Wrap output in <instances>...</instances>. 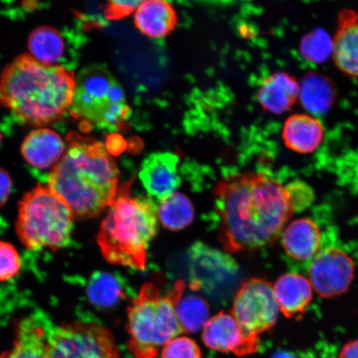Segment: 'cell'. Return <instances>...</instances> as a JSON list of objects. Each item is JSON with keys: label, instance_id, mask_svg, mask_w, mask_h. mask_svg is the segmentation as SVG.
I'll list each match as a JSON object with an SVG mask.
<instances>
[{"label": "cell", "instance_id": "1", "mask_svg": "<svg viewBox=\"0 0 358 358\" xmlns=\"http://www.w3.org/2000/svg\"><path fill=\"white\" fill-rule=\"evenodd\" d=\"M219 238L227 252L275 243L294 213L285 186L265 173L222 179L214 189Z\"/></svg>", "mask_w": 358, "mask_h": 358}, {"label": "cell", "instance_id": "2", "mask_svg": "<svg viewBox=\"0 0 358 358\" xmlns=\"http://www.w3.org/2000/svg\"><path fill=\"white\" fill-rule=\"evenodd\" d=\"M66 143L47 186L64 201L75 220L99 216L117 194V165L101 143L75 133L69 134Z\"/></svg>", "mask_w": 358, "mask_h": 358}, {"label": "cell", "instance_id": "3", "mask_svg": "<svg viewBox=\"0 0 358 358\" xmlns=\"http://www.w3.org/2000/svg\"><path fill=\"white\" fill-rule=\"evenodd\" d=\"M75 88L73 71L24 55L3 71L0 102L20 122L43 125L57 122L69 110Z\"/></svg>", "mask_w": 358, "mask_h": 358}, {"label": "cell", "instance_id": "4", "mask_svg": "<svg viewBox=\"0 0 358 358\" xmlns=\"http://www.w3.org/2000/svg\"><path fill=\"white\" fill-rule=\"evenodd\" d=\"M132 180L123 183L102 221L97 243L110 264L144 271L150 241L158 231L154 201L131 195Z\"/></svg>", "mask_w": 358, "mask_h": 358}, {"label": "cell", "instance_id": "5", "mask_svg": "<svg viewBox=\"0 0 358 358\" xmlns=\"http://www.w3.org/2000/svg\"><path fill=\"white\" fill-rule=\"evenodd\" d=\"M185 284L178 280L167 294L152 283L142 286L128 308V348L136 358H157L161 348L183 333L176 304Z\"/></svg>", "mask_w": 358, "mask_h": 358}, {"label": "cell", "instance_id": "6", "mask_svg": "<svg viewBox=\"0 0 358 358\" xmlns=\"http://www.w3.org/2000/svg\"><path fill=\"white\" fill-rule=\"evenodd\" d=\"M74 221L64 201L47 185H38L20 201L16 231L27 249H62L71 243Z\"/></svg>", "mask_w": 358, "mask_h": 358}, {"label": "cell", "instance_id": "7", "mask_svg": "<svg viewBox=\"0 0 358 358\" xmlns=\"http://www.w3.org/2000/svg\"><path fill=\"white\" fill-rule=\"evenodd\" d=\"M69 111L75 119L109 131L122 129L131 115L122 87L103 66L80 71Z\"/></svg>", "mask_w": 358, "mask_h": 358}, {"label": "cell", "instance_id": "8", "mask_svg": "<svg viewBox=\"0 0 358 358\" xmlns=\"http://www.w3.org/2000/svg\"><path fill=\"white\" fill-rule=\"evenodd\" d=\"M49 358H120L113 334L94 322H73L51 327Z\"/></svg>", "mask_w": 358, "mask_h": 358}, {"label": "cell", "instance_id": "9", "mask_svg": "<svg viewBox=\"0 0 358 358\" xmlns=\"http://www.w3.org/2000/svg\"><path fill=\"white\" fill-rule=\"evenodd\" d=\"M279 313L270 282L252 278L241 284L234 299L231 315L245 334L259 338V335L274 328Z\"/></svg>", "mask_w": 358, "mask_h": 358}, {"label": "cell", "instance_id": "10", "mask_svg": "<svg viewBox=\"0 0 358 358\" xmlns=\"http://www.w3.org/2000/svg\"><path fill=\"white\" fill-rule=\"evenodd\" d=\"M355 275V264L343 250L330 248L317 253L308 268V280L321 298L346 293Z\"/></svg>", "mask_w": 358, "mask_h": 358}, {"label": "cell", "instance_id": "11", "mask_svg": "<svg viewBox=\"0 0 358 358\" xmlns=\"http://www.w3.org/2000/svg\"><path fill=\"white\" fill-rule=\"evenodd\" d=\"M189 255L192 289L214 290L231 281L237 271L231 257L203 243L192 245Z\"/></svg>", "mask_w": 358, "mask_h": 358}, {"label": "cell", "instance_id": "12", "mask_svg": "<svg viewBox=\"0 0 358 358\" xmlns=\"http://www.w3.org/2000/svg\"><path fill=\"white\" fill-rule=\"evenodd\" d=\"M206 345L214 351L245 357L258 351L259 338L244 333L235 317L225 312L218 313L203 329Z\"/></svg>", "mask_w": 358, "mask_h": 358}, {"label": "cell", "instance_id": "13", "mask_svg": "<svg viewBox=\"0 0 358 358\" xmlns=\"http://www.w3.org/2000/svg\"><path fill=\"white\" fill-rule=\"evenodd\" d=\"M178 161L176 155L155 153L148 156L143 162L138 176L152 198L162 201L176 192L181 182Z\"/></svg>", "mask_w": 358, "mask_h": 358}, {"label": "cell", "instance_id": "14", "mask_svg": "<svg viewBox=\"0 0 358 358\" xmlns=\"http://www.w3.org/2000/svg\"><path fill=\"white\" fill-rule=\"evenodd\" d=\"M333 45L336 66L348 77L358 79V11L346 8L339 12Z\"/></svg>", "mask_w": 358, "mask_h": 358}, {"label": "cell", "instance_id": "15", "mask_svg": "<svg viewBox=\"0 0 358 358\" xmlns=\"http://www.w3.org/2000/svg\"><path fill=\"white\" fill-rule=\"evenodd\" d=\"M280 312L288 319H299L312 302L310 280L298 273H286L273 285Z\"/></svg>", "mask_w": 358, "mask_h": 358}, {"label": "cell", "instance_id": "16", "mask_svg": "<svg viewBox=\"0 0 358 358\" xmlns=\"http://www.w3.org/2000/svg\"><path fill=\"white\" fill-rule=\"evenodd\" d=\"M320 120L311 115L294 114L285 120L282 138L286 147L294 153L310 155L319 149L324 138Z\"/></svg>", "mask_w": 358, "mask_h": 358}, {"label": "cell", "instance_id": "17", "mask_svg": "<svg viewBox=\"0 0 358 358\" xmlns=\"http://www.w3.org/2000/svg\"><path fill=\"white\" fill-rule=\"evenodd\" d=\"M21 152L30 166L44 170L59 163L65 154V144L57 132L38 129L26 137Z\"/></svg>", "mask_w": 358, "mask_h": 358}, {"label": "cell", "instance_id": "18", "mask_svg": "<svg viewBox=\"0 0 358 358\" xmlns=\"http://www.w3.org/2000/svg\"><path fill=\"white\" fill-rule=\"evenodd\" d=\"M299 83L293 76L275 73L268 76L261 84L257 99L262 108L270 113L282 115L289 111L299 100Z\"/></svg>", "mask_w": 358, "mask_h": 358}, {"label": "cell", "instance_id": "19", "mask_svg": "<svg viewBox=\"0 0 358 358\" xmlns=\"http://www.w3.org/2000/svg\"><path fill=\"white\" fill-rule=\"evenodd\" d=\"M51 327L34 315L17 327L13 346L0 358H49L48 336Z\"/></svg>", "mask_w": 358, "mask_h": 358}, {"label": "cell", "instance_id": "20", "mask_svg": "<svg viewBox=\"0 0 358 358\" xmlns=\"http://www.w3.org/2000/svg\"><path fill=\"white\" fill-rule=\"evenodd\" d=\"M281 236L285 252L290 258L296 261H307L319 252L320 230L311 219L299 218L291 222Z\"/></svg>", "mask_w": 358, "mask_h": 358}, {"label": "cell", "instance_id": "21", "mask_svg": "<svg viewBox=\"0 0 358 358\" xmlns=\"http://www.w3.org/2000/svg\"><path fill=\"white\" fill-rule=\"evenodd\" d=\"M134 24L151 38H161L176 29L177 13L171 3L150 0L142 2L134 13Z\"/></svg>", "mask_w": 358, "mask_h": 358}, {"label": "cell", "instance_id": "22", "mask_svg": "<svg viewBox=\"0 0 358 358\" xmlns=\"http://www.w3.org/2000/svg\"><path fill=\"white\" fill-rule=\"evenodd\" d=\"M337 97V91L327 76L310 73L299 83V96L303 108L313 115H322L329 111Z\"/></svg>", "mask_w": 358, "mask_h": 358}, {"label": "cell", "instance_id": "23", "mask_svg": "<svg viewBox=\"0 0 358 358\" xmlns=\"http://www.w3.org/2000/svg\"><path fill=\"white\" fill-rule=\"evenodd\" d=\"M28 46L34 59L41 64L66 69V39L60 31L52 27H40L29 36Z\"/></svg>", "mask_w": 358, "mask_h": 358}, {"label": "cell", "instance_id": "24", "mask_svg": "<svg viewBox=\"0 0 358 358\" xmlns=\"http://www.w3.org/2000/svg\"><path fill=\"white\" fill-rule=\"evenodd\" d=\"M161 224L167 229L178 231L185 229L194 221V208L187 196L174 192L166 199L160 201L157 208Z\"/></svg>", "mask_w": 358, "mask_h": 358}, {"label": "cell", "instance_id": "25", "mask_svg": "<svg viewBox=\"0 0 358 358\" xmlns=\"http://www.w3.org/2000/svg\"><path fill=\"white\" fill-rule=\"evenodd\" d=\"M87 297L93 306L110 308L125 298L119 279L107 272H97L89 281Z\"/></svg>", "mask_w": 358, "mask_h": 358}, {"label": "cell", "instance_id": "26", "mask_svg": "<svg viewBox=\"0 0 358 358\" xmlns=\"http://www.w3.org/2000/svg\"><path fill=\"white\" fill-rule=\"evenodd\" d=\"M207 302L196 295L181 297L176 304V313L183 332L196 334L203 329L209 320Z\"/></svg>", "mask_w": 358, "mask_h": 358}, {"label": "cell", "instance_id": "27", "mask_svg": "<svg viewBox=\"0 0 358 358\" xmlns=\"http://www.w3.org/2000/svg\"><path fill=\"white\" fill-rule=\"evenodd\" d=\"M333 38L323 29L313 30L304 36L299 47L301 55L313 64H322L333 56Z\"/></svg>", "mask_w": 358, "mask_h": 358}, {"label": "cell", "instance_id": "28", "mask_svg": "<svg viewBox=\"0 0 358 358\" xmlns=\"http://www.w3.org/2000/svg\"><path fill=\"white\" fill-rule=\"evenodd\" d=\"M162 358H201V351L194 340L177 337L165 344Z\"/></svg>", "mask_w": 358, "mask_h": 358}, {"label": "cell", "instance_id": "29", "mask_svg": "<svg viewBox=\"0 0 358 358\" xmlns=\"http://www.w3.org/2000/svg\"><path fill=\"white\" fill-rule=\"evenodd\" d=\"M21 259L13 246L0 241V281H6L19 274Z\"/></svg>", "mask_w": 358, "mask_h": 358}, {"label": "cell", "instance_id": "30", "mask_svg": "<svg viewBox=\"0 0 358 358\" xmlns=\"http://www.w3.org/2000/svg\"><path fill=\"white\" fill-rule=\"evenodd\" d=\"M294 211L306 208L315 199L312 187L301 180L293 181L285 185Z\"/></svg>", "mask_w": 358, "mask_h": 358}, {"label": "cell", "instance_id": "31", "mask_svg": "<svg viewBox=\"0 0 358 358\" xmlns=\"http://www.w3.org/2000/svg\"><path fill=\"white\" fill-rule=\"evenodd\" d=\"M141 3V1H110L107 3L104 10L106 19L122 20L136 10Z\"/></svg>", "mask_w": 358, "mask_h": 358}, {"label": "cell", "instance_id": "32", "mask_svg": "<svg viewBox=\"0 0 358 358\" xmlns=\"http://www.w3.org/2000/svg\"><path fill=\"white\" fill-rule=\"evenodd\" d=\"M12 189V182L8 174L0 168V207L6 203Z\"/></svg>", "mask_w": 358, "mask_h": 358}, {"label": "cell", "instance_id": "33", "mask_svg": "<svg viewBox=\"0 0 358 358\" xmlns=\"http://www.w3.org/2000/svg\"><path fill=\"white\" fill-rule=\"evenodd\" d=\"M338 358H358V339L347 343L340 351Z\"/></svg>", "mask_w": 358, "mask_h": 358}, {"label": "cell", "instance_id": "34", "mask_svg": "<svg viewBox=\"0 0 358 358\" xmlns=\"http://www.w3.org/2000/svg\"><path fill=\"white\" fill-rule=\"evenodd\" d=\"M271 358H299L297 356H295L294 353L286 352V351H279L275 353L274 355L272 356Z\"/></svg>", "mask_w": 358, "mask_h": 358}, {"label": "cell", "instance_id": "35", "mask_svg": "<svg viewBox=\"0 0 358 358\" xmlns=\"http://www.w3.org/2000/svg\"><path fill=\"white\" fill-rule=\"evenodd\" d=\"M0 142H1V133H0Z\"/></svg>", "mask_w": 358, "mask_h": 358}]
</instances>
